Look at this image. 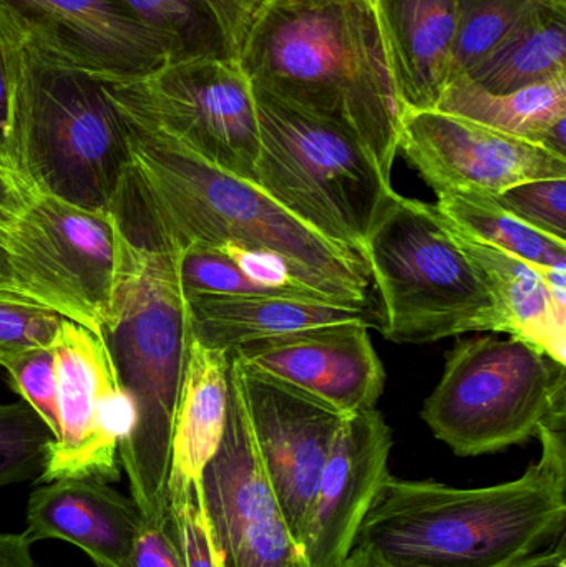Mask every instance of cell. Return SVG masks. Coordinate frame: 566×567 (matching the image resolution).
<instances>
[{
  "label": "cell",
  "mask_w": 566,
  "mask_h": 567,
  "mask_svg": "<svg viewBox=\"0 0 566 567\" xmlns=\"http://www.w3.org/2000/svg\"><path fill=\"white\" fill-rule=\"evenodd\" d=\"M63 320L55 310L0 296V365L27 350L52 347Z\"/></svg>",
  "instance_id": "4dcf8cb0"
},
{
  "label": "cell",
  "mask_w": 566,
  "mask_h": 567,
  "mask_svg": "<svg viewBox=\"0 0 566 567\" xmlns=\"http://www.w3.org/2000/svg\"><path fill=\"white\" fill-rule=\"evenodd\" d=\"M399 152L438 196L566 178L564 156L439 110L402 113Z\"/></svg>",
  "instance_id": "5bb4252c"
},
{
  "label": "cell",
  "mask_w": 566,
  "mask_h": 567,
  "mask_svg": "<svg viewBox=\"0 0 566 567\" xmlns=\"http://www.w3.org/2000/svg\"><path fill=\"white\" fill-rule=\"evenodd\" d=\"M541 2L542 0H455L457 39L452 80L477 66Z\"/></svg>",
  "instance_id": "4316f807"
},
{
  "label": "cell",
  "mask_w": 566,
  "mask_h": 567,
  "mask_svg": "<svg viewBox=\"0 0 566 567\" xmlns=\"http://www.w3.org/2000/svg\"><path fill=\"white\" fill-rule=\"evenodd\" d=\"M421 416L457 456L504 452L566 419L565 365L517 337L461 340Z\"/></svg>",
  "instance_id": "ba28073f"
},
{
  "label": "cell",
  "mask_w": 566,
  "mask_h": 567,
  "mask_svg": "<svg viewBox=\"0 0 566 567\" xmlns=\"http://www.w3.org/2000/svg\"><path fill=\"white\" fill-rule=\"evenodd\" d=\"M132 567H186L172 509L156 518L145 519L133 553Z\"/></svg>",
  "instance_id": "836d02e7"
},
{
  "label": "cell",
  "mask_w": 566,
  "mask_h": 567,
  "mask_svg": "<svg viewBox=\"0 0 566 567\" xmlns=\"http://www.w3.org/2000/svg\"><path fill=\"white\" fill-rule=\"evenodd\" d=\"M338 567H392L389 566L378 553L371 549L362 548V546H352L344 561Z\"/></svg>",
  "instance_id": "ab89813d"
},
{
  "label": "cell",
  "mask_w": 566,
  "mask_h": 567,
  "mask_svg": "<svg viewBox=\"0 0 566 567\" xmlns=\"http://www.w3.org/2000/svg\"><path fill=\"white\" fill-rule=\"evenodd\" d=\"M566 419L542 426V456L484 488L389 473L354 545L392 567H507L565 543Z\"/></svg>",
  "instance_id": "7a4b0ae2"
},
{
  "label": "cell",
  "mask_w": 566,
  "mask_h": 567,
  "mask_svg": "<svg viewBox=\"0 0 566 567\" xmlns=\"http://www.w3.org/2000/svg\"><path fill=\"white\" fill-rule=\"evenodd\" d=\"M202 493L219 567H309L263 470L231 360L225 433Z\"/></svg>",
  "instance_id": "8fae6325"
},
{
  "label": "cell",
  "mask_w": 566,
  "mask_h": 567,
  "mask_svg": "<svg viewBox=\"0 0 566 567\" xmlns=\"http://www.w3.org/2000/svg\"><path fill=\"white\" fill-rule=\"evenodd\" d=\"M13 390L29 403L59 439V395H56V357L52 347L27 350L2 363Z\"/></svg>",
  "instance_id": "f546056e"
},
{
  "label": "cell",
  "mask_w": 566,
  "mask_h": 567,
  "mask_svg": "<svg viewBox=\"0 0 566 567\" xmlns=\"http://www.w3.org/2000/svg\"><path fill=\"white\" fill-rule=\"evenodd\" d=\"M179 281L186 299L195 296H281L243 275L223 252L202 246L183 249Z\"/></svg>",
  "instance_id": "f1b7e54d"
},
{
  "label": "cell",
  "mask_w": 566,
  "mask_h": 567,
  "mask_svg": "<svg viewBox=\"0 0 566 567\" xmlns=\"http://www.w3.org/2000/svg\"><path fill=\"white\" fill-rule=\"evenodd\" d=\"M37 195L9 163L0 159V229L9 231Z\"/></svg>",
  "instance_id": "d590c367"
},
{
  "label": "cell",
  "mask_w": 566,
  "mask_h": 567,
  "mask_svg": "<svg viewBox=\"0 0 566 567\" xmlns=\"http://www.w3.org/2000/svg\"><path fill=\"white\" fill-rule=\"evenodd\" d=\"M464 75L492 93L566 76V0H542Z\"/></svg>",
  "instance_id": "d4e9b609"
},
{
  "label": "cell",
  "mask_w": 566,
  "mask_h": 567,
  "mask_svg": "<svg viewBox=\"0 0 566 567\" xmlns=\"http://www.w3.org/2000/svg\"><path fill=\"white\" fill-rule=\"evenodd\" d=\"M25 533H0V567H37Z\"/></svg>",
  "instance_id": "8d00e7d4"
},
{
  "label": "cell",
  "mask_w": 566,
  "mask_h": 567,
  "mask_svg": "<svg viewBox=\"0 0 566 567\" xmlns=\"http://www.w3.org/2000/svg\"><path fill=\"white\" fill-rule=\"evenodd\" d=\"M186 300L193 339L226 353L256 340L332 323L362 322L379 327L378 312L371 307L288 296H195Z\"/></svg>",
  "instance_id": "44dd1931"
},
{
  "label": "cell",
  "mask_w": 566,
  "mask_h": 567,
  "mask_svg": "<svg viewBox=\"0 0 566 567\" xmlns=\"http://www.w3.org/2000/svg\"><path fill=\"white\" fill-rule=\"evenodd\" d=\"M120 110L186 152L255 183L259 125L241 63L219 59L168 62L135 82H106Z\"/></svg>",
  "instance_id": "9c48e42d"
},
{
  "label": "cell",
  "mask_w": 566,
  "mask_h": 567,
  "mask_svg": "<svg viewBox=\"0 0 566 567\" xmlns=\"http://www.w3.org/2000/svg\"><path fill=\"white\" fill-rule=\"evenodd\" d=\"M55 436L29 403H0V488L39 480Z\"/></svg>",
  "instance_id": "83f0119b"
},
{
  "label": "cell",
  "mask_w": 566,
  "mask_h": 567,
  "mask_svg": "<svg viewBox=\"0 0 566 567\" xmlns=\"http://www.w3.org/2000/svg\"><path fill=\"white\" fill-rule=\"evenodd\" d=\"M259 125L255 185L298 221L366 262L392 183L341 126L253 85ZM368 266V265H366Z\"/></svg>",
  "instance_id": "52a82bcc"
},
{
  "label": "cell",
  "mask_w": 566,
  "mask_h": 567,
  "mask_svg": "<svg viewBox=\"0 0 566 567\" xmlns=\"http://www.w3.org/2000/svg\"><path fill=\"white\" fill-rule=\"evenodd\" d=\"M53 350L60 433L37 482H120L119 445L102 429L106 400L120 386L105 342L92 330L65 319Z\"/></svg>",
  "instance_id": "9a60e30c"
},
{
  "label": "cell",
  "mask_w": 566,
  "mask_h": 567,
  "mask_svg": "<svg viewBox=\"0 0 566 567\" xmlns=\"http://www.w3.org/2000/svg\"><path fill=\"white\" fill-rule=\"evenodd\" d=\"M263 470L286 525L302 548L316 489L344 413L229 352Z\"/></svg>",
  "instance_id": "7c38bea8"
},
{
  "label": "cell",
  "mask_w": 566,
  "mask_h": 567,
  "mask_svg": "<svg viewBox=\"0 0 566 567\" xmlns=\"http://www.w3.org/2000/svg\"><path fill=\"white\" fill-rule=\"evenodd\" d=\"M447 223L455 241L487 284L508 336L525 340L566 365V268L528 265Z\"/></svg>",
  "instance_id": "ffe728a7"
},
{
  "label": "cell",
  "mask_w": 566,
  "mask_h": 567,
  "mask_svg": "<svg viewBox=\"0 0 566 567\" xmlns=\"http://www.w3.org/2000/svg\"><path fill=\"white\" fill-rule=\"evenodd\" d=\"M143 523L135 502L109 483L66 478L30 493L23 533L32 543H70L95 567H132Z\"/></svg>",
  "instance_id": "ac0fdd59"
},
{
  "label": "cell",
  "mask_w": 566,
  "mask_h": 567,
  "mask_svg": "<svg viewBox=\"0 0 566 567\" xmlns=\"http://www.w3.org/2000/svg\"><path fill=\"white\" fill-rule=\"evenodd\" d=\"M168 47L169 62H239L253 27L271 0H122Z\"/></svg>",
  "instance_id": "7402d4cb"
},
{
  "label": "cell",
  "mask_w": 566,
  "mask_h": 567,
  "mask_svg": "<svg viewBox=\"0 0 566 567\" xmlns=\"http://www.w3.org/2000/svg\"><path fill=\"white\" fill-rule=\"evenodd\" d=\"M239 63L253 85L351 133L391 182L404 110L372 0H271Z\"/></svg>",
  "instance_id": "3957f363"
},
{
  "label": "cell",
  "mask_w": 566,
  "mask_h": 567,
  "mask_svg": "<svg viewBox=\"0 0 566 567\" xmlns=\"http://www.w3.org/2000/svg\"><path fill=\"white\" fill-rule=\"evenodd\" d=\"M364 259L379 297L378 329L391 342L508 333L487 284L435 205L392 192Z\"/></svg>",
  "instance_id": "8992f818"
},
{
  "label": "cell",
  "mask_w": 566,
  "mask_h": 567,
  "mask_svg": "<svg viewBox=\"0 0 566 567\" xmlns=\"http://www.w3.org/2000/svg\"><path fill=\"white\" fill-rule=\"evenodd\" d=\"M507 567H566L565 543Z\"/></svg>",
  "instance_id": "f35d334b"
},
{
  "label": "cell",
  "mask_w": 566,
  "mask_h": 567,
  "mask_svg": "<svg viewBox=\"0 0 566 567\" xmlns=\"http://www.w3.org/2000/svg\"><path fill=\"white\" fill-rule=\"evenodd\" d=\"M229 353L192 340L173 420L168 482L199 483L228 416Z\"/></svg>",
  "instance_id": "603a6c76"
},
{
  "label": "cell",
  "mask_w": 566,
  "mask_h": 567,
  "mask_svg": "<svg viewBox=\"0 0 566 567\" xmlns=\"http://www.w3.org/2000/svg\"><path fill=\"white\" fill-rule=\"evenodd\" d=\"M362 322L332 323L256 340L233 350L261 370L331 405L344 415L375 409L385 370Z\"/></svg>",
  "instance_id": "2e32d148"
},
{
  "label": "cell",
  "mask_w": 566,
  "mask_h": 567,
  "mask_svg": "<svg viewBox=\"0 0 566 567\" xmlns=\"http://www.w3.org/2000/svg\"><path fill=\"white\" fill-rule=\"evenodd\" d=\"M123 118L140 185L183 249H265L336 302L369 307L371 278L362 259L302 225L255 183L203 162L126 113Z\"/></svg>",
  "instance_id": "277c9868"
},
{
  "label": "cell",
  "mask_w": 566,
  "mask_h": 567,
  "mask_svg": "<svg viewBox=\"0 0 566 567\" xmlns=\"http://www.w3.org/2000/svg\"><path fill=\"white\" fill-rule=\"evenodd\" d=\"M0 296L35 303L25 296L22 286H20L16 271H13L12 268V261H10L9 249H7L3 239H0ZM37 306H39V303H37Z\"/></svg>",
  "instance_id": "74e56055"
},
{
  "label": "cell",
  "mask_w": 566,
  "mask_h": 567,
  "mask_svg": "<svg viewBox=\"0 0 566 567\" xmlns=\"http://www.w3.org/2000/svg\"><path fill=\"white\" fill-rule=\"evenodd\" d=\"M442 216L471 238L541 269L566 268V243L544 235L508 212L497 196L451 192L438 196Z\"/></svg>",
  "instance_id": "484cf974"
},
{
  "label": "cell",
  "mask_w": 566,
  "mask_h": 567,
  "mask_svg": "<svg viewBox=\"0 0 566 567\" xmlns=\"http://www.w3.org/2000/svg\"><path fill=\"white\" fill-rule=\"evenodd\" d=\"M497 199L532 228L566 243V178L521 183Z\"/></svg>",
  "instance_id": "1f68e13d"
},
{
  "label": "cell",
  "mask_w": 566,
  "mask_h": 567,
  "mask_svg": "<svg viewBox=\"0 0 566 567\" xmlns=\"http://www.w3.org/2000/svg\"><path fill=\"white\" fill-rule=\"evenodd\" d=\"M17 32L0 17V159L7 162ZM9 163V162H7Z\"/></svg>",
  "instance_id": "e575fe53"
},
{
  "label": "cell",
  "mask_w": 566,
  "mask_h": 567,
  "mask_svg": "<svg viewBox=\"0 0 566 567\" xmlns=\"http://www.w3.org/2000/svg\"><path fill=\"white\" fill-rule=\"evenodd\" d=\"M7 162L39 195L102 213L133 166L106 82L50 59L19 33Z\"/></svg>",
  "instance_id": "5b68a950"
},
{
  "label": "cell",
  "mask_w": 566,
  "mask_h": 567,
  "mask_svg": "<svg viewBox=\"0 0 566 567\" xmlns=\"http://www.w3.org/2000/svg\"><path fill=\"white\" fill-rule=\"evenodd\" d=\"M0 17L50 59L103 82H135L169 62L165 40L122 0H0Z\"/></svg>",
  "instance_id": "4fadbf2b"
},
{
  "label": "cell",
  "mask_w": 566,
  "mask_h": 567,
  "mask_svg": "<svg viewBox=\"0 0 566 567\" xmlns=\"http://www.w3.org/2000/svg\"><path fill=\"white\" fill-rule=\"evenodd\" d=\"M435 110L535 143L566 158V76L515 92L492 93L467 75H459L445 86Z\"/></svg>",
  "instance_id": "cb8c5ba5"
},
{
  "label": "cell",
  "mask_w": 566,
  "mask_h": 567,
  "mask_svg": "<svg viewBox=\"0 0 566 567\" xmlns=\"http://www.w3.org/2000/svg\"><path fill=\"white\" fill-rule=\"evenodd\" d=\"M392 432L379 410L352 413L339 426L309 515L302 551L309 567H338L389 475Z\"/></svg>",
  "instance_id": "e0dca14e"
},
{
  "label": "cell",
  "mask_w": 566,
  "mask_h": 567,
  "mask_svg": "<svg viewBox=\"0 0 566 567\" xmlns=\"http://www.w3.org/2000/svg\"><path fill=\"white\" fill-rule=\"evenodd\" d=\"M166 493L186 567H219L203 503L202 482H168Z\"/></svg>",
  "instance_id": "d6a6232c"
},
{
  "label": "cell",
  "mask_w": 566,
  "mask_h": 567,
  "mask_svg": "<svg viewBox=\"0 0 566 567\" xmlns=\"http://www.w3.org/2000/svg\"><path fill=\"white\" fill-rule=\"evenodd\" d=\"M13 271L32 302L96 336L112 303L119 231L112 213L37 195L6 236Z\"/></svg>",
  "instance_id": "30bf717a"
},
{
  "label": "cell",
  "mask_w": 566,
  "mask_h": 567,
  "mask_svg": "<svg viewBox=\"0 0 566 567\" xmlns=\"http://www.w3.org/2000/svg\"><path fill=\"white\" fill-rule=\"evenodd\" d=\"M372 2L402 110H435L454 76L455 0Z\"/></svg>",
  "instance_id": "d6986e66"
},
{
  "label": "cell",
  "mask_w": 566,
  "mask_h": 567,
  "mask_svg": "<svg viewBox=\"0 0 566 567\" xmlns=\"http://www.w3.org/2000/svg\"><path fill=\"white\" fill-rule=\"evenodd\" d=\"M110 213L119 231V262L100 337L136 409L135 429L119 446L120 466L130 498L143 519H153L169 509L173 420L193 340L179 281L183 248L133 176Z\"/></svg>",
  "instance_id": "6da1fadb"
}]
</instances>
